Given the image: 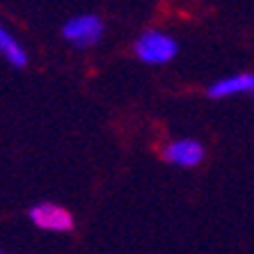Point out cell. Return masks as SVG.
I'll return each mask as SVG.
<instances>
[{
    "instance_id": "1",
    "label": "cell",
    "mask_w": 254,
    "mask_h": 254,
    "mask_svg": "<svg viewBox=\"0 0 254 254\" xmlns=\"http://www.w3.org/2000/svg\"><path fill=\"white\" fill-rule=\"evenodd\" d=\"M179 53V46L172 37L163 35L158 30H149L137 37L135 42V55L144 64H167Z\"/></svg>"
},
{
    "instance_id": "6",
    "label": "cell",
    "mask_w": 254,
    "mask_h": 254,
    "mask_svg": "<svg viewBox=\"0 0 254 254\" xmlns=\"http://www.w3.org/2000/svg\"><path fill=\"white\" fill-rule=\"evenodd\" d=\"M0 53L5 55V60L12 66H25V62H28V55H25L23 46L2 25H0Z\"/></svg>"
},
{
    "instance_id": "3",
    "label": "cell",
    "mask_w": 254,
    "mask_h": 254,
    "mask_svg": "<svg viewBox=\"0 0 254 254\" xmlns=\"http://www.w3.org/2000/svg\"><path fill=\"white\" fill-rule=\"evenodd\" d=\"M30 220L39 229H46V231H69L73 227L71 213L64 211L62 206H58V204H37L30 211Z\"/></svg>"
},
{
    "instance_id": "2",
    "label": "cell",
    "mask_w": 254,
    "mask_h": 254,
    "mask_svg": "<svg viewBox=\"0 0 254 254\" xmlns=\"http://www.w3.org/2000/svg\"><path fill=\"white\" fill-rule=\"evenodd\" d=\"M64 39L76 48H89L94 46L103 35V23L101 18L94 14H83V16H73L69 18L62 28Z\"/></svg>"
},
{
    "instance_id": "4",
    "label": "cell",
    "mask_w": 254,
    "mask_h": 254,
    "mask_svg": "<svg viewBox=\"0 0 254 254\" xmlns=\"http://www.w3.org/2000/svg\"><path fill=\"white\" fill-rule=\"evenodd\" d=\"M165 158L179 167H195L204 158V149L195 140H174L165 147Z\"/></svg>"
},
{
    "instance_id": "5",
    "label": "cell",
    "mask_w": 254,
    "mask_h": 254,
    "mask_svg": "<svg viewBox=\"0 0 254 254\" xmlns=\"http://www.w3.org/2000/svg\"><path fill=\"white\" fill-rule=\"evenodd\" d=\"M254 92V73H238V76L220 78L218 83L208 87V96L213 99H227L234 94H250Z\"/></svg>"
}]
</instances>
